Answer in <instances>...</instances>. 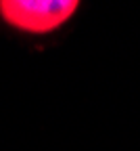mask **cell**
Returning <instances> with one entry per match:
<instances>
[{
	"instance_id": "1",
	"label": "cell",
	"mask_w": 140,
	"mask_h": 151,
	"mask_svg": "<svg viewBox=\"0 0 140 151\" xmlns=\"http://www.w3.org/2000/svg\"><path fill=\"white\" fill-rule=\"evenodd\" d=\"M77 0H0V21L27 36H50L77 15Z\"/></svg>"
}]
</instances>
